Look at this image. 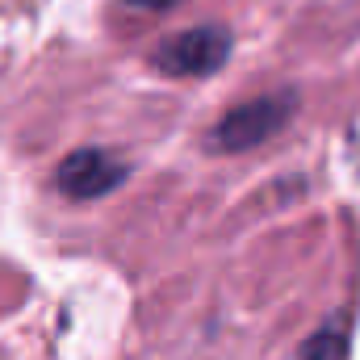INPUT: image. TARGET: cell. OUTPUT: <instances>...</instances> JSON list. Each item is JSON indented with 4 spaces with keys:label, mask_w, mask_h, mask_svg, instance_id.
<instances>
[{
    "label": "cell",
    "mask_w": 360,
    "mask_h": 360,
    "mask_svg": "<svg viewBox=\"0 0 360 360\" xmlns=\"http://www.w3.org/2000/svg\"><path fill=\"white\" fill-rule=\"evenodd\" d=\"M297 113V92H264V96H252L235 109H226L214 130H210V147L214 151H226V155H239V151H252L260 143H269L272 134H281L289 126V117Z\"/></svg>",
    "instance_id": "1"
},
{
    "label": "cell",
    "mask_w": 360,
    "mask_h": 360,
    "mask_svg": "<svg viewBox=\"0 0 360 360\" xmlns=\"http://www.w3.org/2000/svg\"><path fill=\"white\" fill-rule=\"evenodd\" d=\"M231 59V34L222 25H193L180 30L172 38H164V46L155 51L160 72L193 80V76H214L222 63Z\"/></svg>",
    "instance_id": "2"
},
{
    "label": "cell",
    "mask_w": 360,
    "mask_h": 360,
    "mask_svg": "<svg viewBox=\"0 0 360 360\" xmlns=\"http://www.w3.org/2000/svg\"><path fill=\"white\" fill-rule=\"evenodd\" d=\"M126 180V164L105 151V147H80L72 155H63L55 184L68 201H96V197H109L117 184Z\"/></svg>",
    "instance_id": "3"
},
{
    "label": "cell",
    "mask_w": 360,
    "mask_h": 360,
    "mask_svg": "<svg viewBox=\"0 0 360 360\" xmlns=\"http://www.w3.org/2000/svg\"><path fill=\"white\" fill-rule=\"evenodd\" d=\"M348 356V331H344V319L327 323L323 331H314L306 344H302V360H344Z\"/></svg>",
    "instance_id": "4"
},
{
    "label": "cell",
    "mask_w": 360,
    "mask_h": 360,
    "mask_svg": "<svg viewBox=\"0 0 360 360\" xmlns=\"http://www.w3.org/2000/svg\"><path fill=\"white\" fill-rule=\"evenodd\" d=\"M130 8H143V13H164V8H176L180 0H126Z\"/></svg>",
    "instance_id": "5"
}]
</instances>
